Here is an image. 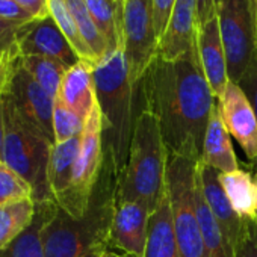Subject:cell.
<instances>
[{
	"mask_svg": "<svg viewBox=\"0 0 257 257\" xmlns=\"http://www.w3.org/2000/svg\"><path fill=\"white\" fill-rule=\"evenodd\" d=\"M138 85L144 109L159 122L168 155L198 162L216 98L203 73L197 44L173 61L156 55Z\"/></svg>",
	"mask_w": 257,
	"mask_h": 257,
	"instance_id": "obj_1",
	"label": "cell"
},
{
	"mask_svg": "<svg viewBox=\"0 0 257 257\" xmlns=\"http://www.w3.org/2000/svg\"><path fill=\"white\" fill-rule=\"evenodd\" d=\"M101 168L89 197L88 207L80 218H71L59 206L43 228L46 257H83L88 252L106 248L113 221L118 170L113 158L104 149Z\"/></svg>",
	"mask_w": 257,
	"mask_h": 257,
	"instance_id": "obj_2",
	"label": "cell"
},
{
	"mask_svg": "<svg viewBox=\"0 0 257 257\" xmlns=\"http://www.w3.org/2000/svg\"><path fill=\"white\" fill-rule=\"evenodd\" d=\"M95 97L103 119V147L113 158L118 173L122 171L135 128V83L128 71L122 49L106 53L92 67Z\"/></svg>",
	"mask_w": 257,
	"mask_h": 257,
	"instance_id": "obj_3",
	"label": "cell"
},
{
	"mask_svg": "<svg viewBox=\"0 0 257 257\" xmlns=\"http://www.w3.org/2000/svg\"><path fill=\"white\" fill-rule=\"evenodd\" d=\"M168 150L156 116L143 109L135 121L127 162L118 176L116 201H138L153 213L167 197Z\"/></svg>",
	"mask_w": 257,
	"mask_h": 257,
	"instance_id": "obj_4",
	"label": "cell"
},
{
	"mask_svg": "<svg viewBox=\"0 0 257 257\" xmlns=\"http://www.w3.org/2000/svg\"><path fill=\"white\" fill-rule=\"evenodd\" d=\"M53 143L28 121L16 103L5 94V141L2 161L32 188L35 203L55 201L49 186V162Z\"/></svg>",
	"mask_w": 257,
	"mask_h": 257,
	"instance_id": "obj_5",
	"label": "cell"
},
{
	"mask_svg": "<svg viewBox=\"0 0 257 257\" xmlns=\"http://www.w3.org/2000/svg\"><path fill=\"white\" fill-rule=\"evenodd\" d=\"M197 164V161L168 155L167 189L171 203L179 257H206L194 201Z\"/></svg>",
	"mask_w": 257,
	"mask_h": 257,
	"instance_id": "obj_6",
	"label": "cell"
},
{
	"mask_svg": "<svg viewBox=\"0 0 257 257\" xmlns=\"http://www.w3.org/2000/svg\"><path fill=\"white\" fill-rule=\"evenodd\" d=\"M103 153V119L97 103L85 121L71 186L55 201L71 218H80L88 207L91 192L101 168Z\"/></svg>",
	"mask_w": 257,
	"mask_h": 257,
	"instance_id": "obj_7",
	"label": "cell"
},
{
	"mask_svg": "<svg viewBox=\"0 0 257 257\" xmlns=\"http://www.w3.org/2000/svg\"><path fill=\"white\" fill-rule=\"evenodd\" d=\"M216 19L227 56L228 79L239 82L257 50V22L251 0H218Z\"/></svg>",
	"mask_w": 257,
	"mask_h": 257,
	"instance_id": "obj_8",
	"label": "cell"
},
{
	"mask_svg": "<svg viewBox=\"0 0 257 257\" xmlns=\"http://www.w3.org/2000/svg\"><path fill=\"white\" fill-rule=\"evenodd\" d=\"M153 0H122L121 47L135 85L158 55Z\"/></svg>",
	"mask_w": 257,
	"mask_h": 257,
	"instance_id": "obj_9",
	"label": "cell"
},
{
	"mask_svg": "<svg viewBox=\"0 0 257 257\" xmlns=\"http://www.w3.org/2000/svg\"><path fill=\"white\" fill-rule=\"evenodd\" d=\"M8 94L16 103L20 113L34 125H37L55 144V135H53L55 98L50 94H47L31 76V73L25 68L22 55H19L14 61V67L8 85Z\"/></svg>",
	"mask_w": 257,
	"mask_h": 257,
	"instance_id": "obj_10",
	"label": "cell"
},
{
	"mask_svg": "<svg viewBox=\"0 0 257 257\" xmlns=\"http://www.w3.org/2000/svg\"><path fill=\"white\" fill-rule=\"evenodd\" d=\"M16 44L22 56H46L59 61L67 68L80 62L52 16L35 19L17 29Z\"/></svg>",
	"mask_w": 257,
	"mask_h": 257,
	"instance_id": "obj_11",
	"label": "cell"
},
{
	"mask_svg": "<svg viewBox=\"0 0 257 257\" xmlns=\"http://www.w3.org/2000/svg\"><path fill=\"white\" fill-rule=\"evenodd\" d=\"M216 101L228 134L239 143L246 159L254 164L257 159V118L248 97L237 83L230 80Z\"/></svg>",
	"mask_w": 257,
	"mask_h": 257,
	"instance_id": "obj_12",
	"label": "cell"
},
{
	"mask_svg": "<svg viewBox=\"0 0 257 257\" xmlns=\"http://www.w3.org/2000/svg\"><path fill=\"white\" fill-rule=\"evenodd\" d=\"M152 213L138 201H116L109 248L134 257H144Z\"/></svg>",
	"mask_w": 257,
	"mask_h": 257,
	"instance_id": "obj_13",
	"label": "cell"
},
{
	"mask_svg": "<svg viewBox=\"0 0 257 257\" xmlns=\"http://www.w3.org/2000/svg\"><path fill=\"white\" fill-rule=\"evenodd\" d=\"M195 44L206 80L212 89L213 97L218 100L225 91L230 79L227 70V56L216 16L197 28Z\"/></svg>",
	"mask_w": 257,
	"mask_h": 257,
	"instance_id": "obj_14",
	"label": "cell"
},
{
	"mask_svg": "<svg viewBox=\"0 0 257 257\" xmlns=\"http://www.w3.org/2000/svg\"><path fill=\"white\" fill-rule=\"evenodd\" d=\"M197 0H176L167 29L158 44V56L173 61L195 46Z\"/></svg>",
	"mask_w": 257,
	"mask_h": 257,
	"instance_id": "obj_15",
	"label": "cell"
},
{
	"mask_svg": "<svg viewBox=\"0 0 257 257\" xmlns=\"http://www.w3.org/2000/svg\"><path fill=\"white\" fill-rule=\"evenodd\" d=\"M197 180L198 186L201 189V194L210 207L224 237L227 239L228 245L233 249L234 254V243L239 234V230L242 227V218L233 210L221 183H219V171L201 164L198 161L197 164Z\"/></svg>",
	"mask_w": 257,
	"mask_h": 257,
	"instance_id": "obj_16",
	"label": "cell"
},
{
	"mask_svg": "<svg viewBox=\"0 0 257 257\" xmlns=\"http://www.w3.org/2000/svg\"><path fill=\"white\" fill-rule=\"evenodd\" d=\"M92 67L94 65L80 61L68 68L56 97L85 121L97 104Z\"/></svg>",
	"mask_w": 257,
	"mask_h": 257,
	"instance_id": "obj_17",
	"label": "cell"
},
{
	"mask_svg": "<svg viewBox=\"0 0 257 257\" xmlns=\"http://www.w3.org/2000/svg\"><path fill=\"white\" fill-rule=\"evenodd\" d=\"M200 162L219 173H231L239 168L234 150L230 143V134L219 115L218 101L207 122Z\"/></svg>",
	"mask_w": 257,
	"mask_h": 257,
	"instance_id": "obj_18",
	"label": "cell"
},
{
	"mask_svg": "<svg viewBox=\"0 0 257 257\" xmlns=\"http://www.w3.org/2000/svg\"><path fill=\"white\" fill-rule=\"evenodd\" d=\"M55 201L37 203L35 215L29 227L10 245L0 249V257H46L43 243V228L56 212Z\"/></svg>",
	"mask_w": 257,
	"mask_h": 257,
	"instance_id": "obj_19",
	"label": "cell"
},
{
	"mask_svg": "<svg viewBox=\"0 0 257 257\" xmlns=\"http://www.w3.org/2000/svg\"><path fill=\"white\" fill-rule=\"evenodd\" d=\"M219 183L239 218L257 221V188L252 171L237 168L219 173Z\"/></svg>",
	"mask_w": 257,
	"mask_h": 257,
	"instance_id": "obj_20",
	"label": "cell"
},
{
	"mask_svg": "<svg viewBox=\"0 0 257 257\" xmlns=\"http://www.w3.org/2000/svg\"><path fill=\"white\" fill-rule=\"evenodd\" d=\"M144 257H179L168 192L150 216L149 239Z\"/></svg>",
	"mask_w": 257,
	"mask_h": 257,
	"instance_id": "obj_21",
	"label": "cell"
},
{
	"mask_svg": "<svg viewBox=\"0 0 257 257\" xmlns=\"http://www.w3.org/2000/svg\"><path fill=\"white\" fill-rule=\"evenodd\" d=\"M80 137L65 143L53 144L52 147L49 162V186L55 201L62 197L71 186L74 165L80 149Z\"/></svg>",
	"mask_w": 257,
	"mask_h": 257,
	"instance_id": "obj_22",
	"label": "cell"
},
{
	"mask_svg": "<svg viewBox=\"0 0 257 257\" xmlns=\"http://www.w3.org/2000/svg\"><path fill=\"white\" fill-rule=\"evenodd\" d=\"M194 201H195L197 219H198L201 234H203L206 257H234L231 246L228 245L227 239L224 237L210 207L207 206V203L201 194L198 180H197V186H195Z\"/></svg>",
	"mask_w": 257,
	"mask_h": 257,
	"instance_id": "obj_23",
	"label": "cell"
},
{
	"mask_svg": "<svg viewBox=\"0 0 257 257\" xmlns=\"http://www.w3.org/2000/svg\"><path fill=\"white\" fill-rule=\"evenodd\" d=\"M37 203L25 198L0 206V249L10 245L32 222Z\"/></svg>",
	"mask_w": 257,
	"mask_h": 257,
	"instance_id": "obj_24",
	"label": "cell"
},
{
	"mask_svg": "<svg viewBox=\"0 0 257 257\" xmlns=\"http://www.w3.org/2000/svg\"><path fill=\"white\" fill-rule=\"evenodd\" d=\"M97 28L106 38L110 52L121 47L122 0H85Z\"/></svg>",
	"mask_w": 257,
	"mask_h": 257,
	"instance_id": "obj_25",
	"label": "cell"
},
{
	"mask_svg": "<svg viewBox=\"0 0 257 257\" xmlns=\"http://www.w3.org/2000/svg\"><path fill=\"white\" fill-rule=\"evenodd\" d=\"M22 61L25 68L31 73L37 83L47 94L56 98L68 68L59 61L46 56H22Z\"/></svg>",
	"mask_w": 257,
	"mask_h": 257,
	"instance_id": "obj_26",
	"label": "cell"
},
{
	"mask_svg": "<svg viewBox=\"0 0 257 257\" xmlns=\"http://www.w3.org/2000/svg\"><path fill=\"white\" fill-rule=\"evenodd\" d=\"M65 2L77 23L79 32H80L85 44L94 55L95 61H100L106 53L110 52V49H109L106 38L103 37V34L97 28L95 22L92 20L89 10L86 7V2L85 0H65Z\"/></svg>",
	"mask_w": 257,
	"mask_h": 257,
	"instance_id": "obj_27",
	"label": "cell"
},
{
	"mask_svg": "<svg viewBox=\"0 0 257 257\" xmlns=\"http://www.w3.org/2000/svg\"><path fill=\"white\" fill-rule=\"evenodd\" d=\"M49 11L50 16L53 17V20L56 22V25L59 26V29L62 31V34L65 35V38L68 40V43L71 44V47L74 49V52L79 55L80 61H85L91 65H94L97 61L94 58V55L91 53V50L88 49V46L85 44L77 23L67 5L65 0H49Z\"/></svg>",
	"mask_w": 257,
	"mask_h": 257,
	"instance_id": "obj_28",
	"label": "cell"
},
{
	"mask_svg": "<svg viewBox=\"0 0 257 257\" xmlns=\"http://www.w3.org/2000/svg\"><path fill=\"white\" fill-rule=\"evenodd\" d=\"M85 127V119H82L76 112L65 106L59 98H55L53 106V135L55 144L65 143L68 140L82 135Z\"/></svg>",
	"mask_w": 257,
	"mask_h": 257,
	"instance_id": "obj_29",
	"label": "cell"
},
{
	"mask_svg": "<svg viewBox=\"0 0 257 257\" xmlns=\"http://www.w3.org/2000/svg\"><path fill=\"white\" fill-rule=\"evenodd\" d=\"M32 198L31 185L8 165L0 162V206Z\"/></svg>",
	"mask_w": 257,
	"mask_h": 257,
	"instance_id": "obj_30",
	"label": "cell"
},
{
	"mask_svg": "<svg viewBox=\"0 0 257 257\" xmlns=\"http://www.w3.org/2000/svg\"><path fill=\"white\" fill-rule=\"evenodd\" d=\"M234 257H257V221H242L234 243Z\"/></svg>",
	"mask_w": 257,
	"mask_h": 257,
	"instance_id": "obj_31",
	"label": "cell"
},
{
	"mask_svg": "<svg viewBox=\"0 0 257 257\" xmlns=\"http://www.w3.org/2000/svg\"><path fill=\"white\" fill-rule=\"evenodd\" d=\"M237 85L240 86V89L248 97V100H249V103H251V106L254 109L255 118H257V50H255L252 59L249 61L245 73L239 79ZM254 165H257V159H255Z\"/></svg>",
	"mask_w": 257,
	"mask_h": 257,
	"instance_id": "obj_32",
	"label": "cell"
},
{
	"mask_svg": "<svg viewBox=\"0 0 257 257\" xmlns=\"http://www.w3.org/2000/svg\"><path fill=\"white\" fill-rule=\"evenodd\" d=\"M0 19L10 22L14 26H23L35 20L34 16L29 14L16 0H0Z\"/></svg>",
	"mask_w": 257,
	"mask_h": 257,
	"instance_id": "obj_33",
	"label": "cell"
},
{
	"mask_svg": "<svg viewBox=\"0 0 257 257\" xmlns=\"http://www.w3.org/2000/svg\"><path fill=\"white\" fill-rule=\"evenodd\" d=\"M176 4V0H153V10H155V28H156V34L158 38L161 40V37L164 35L173 7Z\"/></svg>",
	"mask_w": 257,
	"mask_h": 257,
	"instance_id": "obj_34",
	"label": "cell"
},
{
	"mask_svg": "<svg viewBox=\"0 0 257 257\" xmlns=\"http://www.w3.org/2000/svg\"><path fill=\"white\" fill-rule=\"evenodd\" d=\"M16 2H19L29 14H32L34 19H44L50 16L49 0H16Z\"/></svg>",
	"mask_w": 257,
	"mask_h": 257,
	"instance_id": "obj_35",
	"label": "cell"
},
{
	"mask_svg": "<svg viewBox=\"0 0 257 257\" xmlns=\"http://www.w3.org/2000/svg\"><path fill=\"white\" fill-rule=\"evenodd\" d=\"M218 0H197V28L216 16Z\"/></svg>",
	"mask_w": 257,
	"mask_h": 257,
	"instance_id": "obj_36",
	"label": "cell"
},
{
	"mask_svg": "<svg viewBox=\"0 0 257 257\" xmlns=\"http://www.w3.org/2000/svg\"><path fill=\"white\" fill-rule=\"evenodd\" d=\"M20 26H14L10 22L0 19V47L8 49L16 43V34Z\"/></svg>",
	"mask_w": 257,
	"mask_h": 257,
	"instance_id": "obj_37",
	"label": "cell"
},
{
	"mask_svg": "<svg viewBox=\"0 0 257 257\" xmlns=\"http://www.w3.org/2000/svg\"><path fill=\"white\" fill-rule=\"evenodd\" d=\"M14 49H16V43L11 47H8V49H2V47H0V77H2V74L5 73V70L8 67V62H10V59L13 56Z\"/></svg>",
	"mask_w": 257,
	"mask_h": 257,
	"instance_id": "obj_38",
	"label": "cell"
},
{
	"mask_svg": "<svg viewBox=\"0 0 257 257\" xmlns=\"http://www.w3.org/2000/svg\"><path fill=\"white\" fill-rule=\"evenodd\" d=\"M101 257H134V255H128L125 252H121L118 249H113V248H109L106 246L101 252Z\"/></svg>",
	"mask_w": 257,
	"mask_h": 257,
	"instance_id": "obj_39",
	"label": "cell"
},
{
	"mask_svg": "<svg viewBox=\"0 0 257 257\" xmlns=\"http://www.w3.org/2000/svg\"><path fill=\"white\" fill-rule=\"evenodd\" d=\"M103 249H104V248H98V249H94V251L88 252V254H86V255H83V257H101V252H103Z\"/></svg>",
	"mask_w": 257,
	"mask_h": 257,
	"instance_id": "obj_40",
	"label": "cell"
},
{
	"mask_svg": "<svg viewBox=\"0 0 257 257\" xmlns=\"http://www.w3.org/2000/svg\"><path fill=\"white\" fill-rule=\"evenodd\" d=\"M252 2V8H254V14H255V22H257V0H251Z\"/></svg>",
	"mask_w": 257,
	"mask_h": 257,
	"instance_id": "obj_41",
	"label": "cell"
},
{
	"mask_svg": "<svg viewBox=\"0 0 257 257\" xmlns=\"http://www.w3.org/2000/svg\"><path fill=\"white\" fill-rule=\"evenodd\" d=\"M0 162H2V161H0Z\"/></svg>",
	"mask_w": 257,
	"mask_h": 257,
	"instance_id": "obj_42",
	"label": "cell"
}]
</instances>
